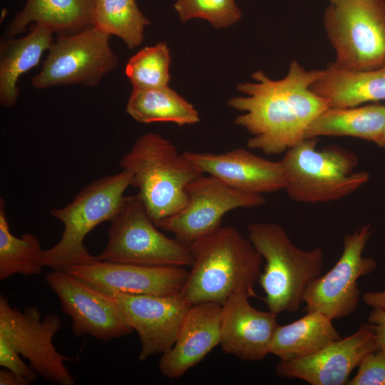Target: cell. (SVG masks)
<instances>
[{
	"label": "cell",
	"mask_w": 385,
	"mask_h": 385,
	"mask_svg": "<svg viewBox=\"0 0 385 385\" xmlns=\"http://www.w3.org/2000/svg\"><path fill=\"white\" fill-rule=\"evenodd\" d=\"M46 282L59 299L62 311L71 317V331L76 337L90 336L107 342L133 331L108 294L65 270L48 273Z\"/></svg>",
	"instance_id": "cell-13"
},
{
	"label": "cell",
	"mask_w": 385,
	"mask_h": 385,
	"mask_svg": "<svg viewBox=\"0 0 385 385\" xmlns=\"http://www.w3.org/2000/svg\"><path fill=\"white\" fill-rule=\"evenodd\" d=\"M371 233V225L368 224L344 235L338 261L307 288L303 300L306 312H319L331 320L354 312L360 299L358 279L371 273L377 266L375 260L363 255Z\"/></svg>",
	"instance_id": "cell-11"
},
{
	"label": "cell",
	"mask_w": 385,
	"mask_h": 385,
	"mask_svg": "<svg viewBox=\"0 0 385 385\" xmlns=\"http://www.w3.org/2000/svg\"><path fill=\"white\" fill-rule=\"evenodd\" d=\"M362 300L372 308L385 309V289L366 292L363 294Z\"/></svg>",
	"instance_id": "cell-34"
},
{
	"label": "cell",
	"mask_w": 385,
	"mask_h": 385,
	"mask_svg": "<svg viewBox=\"0 0 385 385\" xmlns=\"http://www.w3.org/2000/svg\"><path fill=\"white\" fill-rule=\"evenodd\" d=\"M174 7L183 22L199 18L217 29L233 25L242 16L234 0H178Z\"/></svg>",
	"instance_id": "cell-29"
},
{
	"label": "cell",
	"mask_w": 385,
	"mask_h": 385,
	"mask_svg": "<svg viewBox=\"0 0 385 385\" xmlns=\"http://www.w3.org/2000/svg\"><path fill=\"white\" fill-rule=\"evenodd\" d=\"M65 271L107 293L165 296L182 291L189 275L185 267L153 266L96 260Z\"/></svg>",
	"instance_id": "cell-16"
},
{
	"label": "cell",
	"mask_w": 385,
	"mask_h": 385,
	"mask_svg": "<svg viewBox=\"0 0 385 385\" xmlns=\"http://www.w3.org/2000/svg\"><path fill=\"white\" fill-rule=\"evenodd\" d=\"M378 145L379 147H381V148H385V128H384V130L383 132L380 141L378 143Z\"/></svg>",
	"instance_id": "cell-35"
},
{
	"label": "cell",
	"mask_w": 385,
	"mask_h": 385,
	"mask_svg": "<svg viewBox=\"0 0 385 385\" xmlns=\"http://www.w3.org/2000/svg\"><path fill=\"white\" fill-rule=\"evenodd\" d=\"M126 113L141 123L170 122L183 126L200 121L194 106L168 86L133 89Z\"/></svg>",
	"instance_id": "cell-25"
},
{
	"label": "cell",
	"mask_w": 385,
	"mask_h": 385,
	"mask_svg": "<svg viewBox=\"0 0 385 385\" xmlns=\"http://www.w3.org/2000/svg\"><path fill=\"white\" fill-rule=\"evenodd\" d=\"M110 36L94 26L60 35L51 44L40 72L31 80L36 89L77 85L93 87L112 72L118 59L109 45Z\"/></svg>",
	"instance_id": "cell-9"
},
{
	"label": "cell",
	"mask_w": 385,
	"mask_h": 385,
	"mask_svg": "<svg viewBox=\"0 0 385 385\" xmlns=\"http://www.w3.org/2000/svg\"><path fill=\"white\" fill-rule=\"evenodd\" d=\"M187 193L185 207L155 225L189 245L220 228L222 217L228 212L259 207L266 202L263 195L236 190L203 173L188 185Z\"/></svg>",
	"instance_id": "cell-12"
},
{
	"label": "cell",
	"mask_w": 385,
	"mask_h": 385,
	"mask_svg": "<svg viewBox=\"0 0 385 385\" xmlns=\"http://www.w3.org/2000/svg\"><path fill=\"white\" fill-rule=\"evenodd\" d=\"M385 128V105L370 104L345 108H329L309 125L306 138L349 136L377 144Z\"/></svg>",
	"instance_id": "cell-23"
},
{
	"label": "cell",
	"mask_w": 385,
	"mask_h": 385,
	"mask_svg": "<svg viewBox=\"0 0 385 385\" xmlns=\"http://www.w3.org/2000/svg\"><path fill=\"white\" fill-rule=\"evenodd\" d=\"M150 21L141 13L135 0H96L93 25L103 33L120 38L132 49L143 40Z\"/></svg>",
	"instance_id": "cell-27"
},
{
	"label": "cell",
	"mask_w": 385,
	"mask_h": 385,
	"mask_svg": "<svg viewBox=\"0 0 385 385\" xmlns=\"http://www.w3.org/2000/svg\"><path fill=\"white\" fill-rule=\"evenodd\" d=\"M108 240L96 260L153 266L191 267L190 245L161 232L137 195L125 196L110 221Z\"/></svg>",
	"instance_id": "cell-8"
},
{
	"label": "cell",
	"mask_w": 385,
	"mask_h": 385,
	"mask_svg": "<svg viewBox=\"0 0 385 385\" xmlns=\"http://www.w3.org/2000/svg\"><path fill=\"white\" fill-rule=\"evenodd\" d=\"M247 237L265 262L258 281L269 311L297 312L307 288L321 275L323 250L298 248L285 230L272 222L250 224Z\"/></svg>",
	"instance_id": "cell-4"
},
{
	"label": "cell",
	"mask_w": 385,
	"mask_h": 385,
	"mask_svg": "<svg viewBox=\"0 0 385 385\" xmlns=\"http://www.w3.org/2000/svg\"><path fill=\"white\" fill-rule=\"evenodd\" d=\"M348 385H385V351L377 349L366 355Z\"/></svg>",
	"instance_id": "cell-30"
},
{
	"label": "cell",
	"mask_w": 385,
	"mask_h": 385,
	"mask_svg": "<svg viewBox=\"0 0 385 385\" xmlns=\"http://www.w3.org/2000/svg\"><path fill=\"white\" fill-rule=\"evenodd\" d=\"M32 382L26 376L4 368L0 371L1 385H29Z\"/></svg>",
	"instance_id": "cell-33"
},
{
	"label": "cell",
	"mask_w": 385,
	"mask_h": 385,
	"mask_svg": "<svg viewBox=\"0 0 385 385\" xmlns=\"http://www.w3.org/2000/svg\"><path fill=\"white\" fill-rule=\"evenodd\" d=\"M377 349L374 330L367 322L314 354L279 360L275 372L281 378L297 379L311 385H344L363 358Z\"/></svg>",
	"instance_id": "cell-15"
},
{
	"label": "cell",
	"mask_w": 385,
	"mask_h": 385,
	"mask_svg": "<svg viewBox=\"0 0 385 385\" xmlns=\"http://www.w3.org/2000/svg\"><path fill=\"white\" fill-rule=\"evenodd\" d=\"M342 338L332 320L319 312H307L297 320L277 325L270 354L279 360L304 357Z\"/></svg>",
	"instance_id": "cell-24"
},
{
	"label": "cell",
	"mask_w": 385,
	"mask_h": 385,
	"mask_svg": "<svg viewBox=\"0 0 385 385\" xmlns=\"http://www.w3.org/2000/svg\"><path fill=\"white\" fill-rule=\"evenodd\" d=\"M52 31L34 24L26 36L5 38L0 46V103L8 108L15 106L19 77L37 66L46 50L53 43Z\"/></svg>",
	"instance_id": "cell-21"
},
{
	"label": "cell",
	"mask_w": 385,
	"mask_h": 385,
	"mask_svg": "<svg viewBox=\"0 0 385 385\" xmlns=\"http://www.w3.org/2000/svg\"><path fill=\"white\" fill-rule=\"evenodd\" d=\"M367 322L374 330L378 349L385 351V309L373 308Z\"/></svg>",
	"instance_id": "cell-32"
},
{
	"label": "cell",
	"mask_w": 385,
	"mask_h": 385,
	"mask_svg": "<svg viewBox=\"0 0 385 385\" xmlns=\"http://www.w3.org/2000/svg\"><path fill=\"white\" fill-rule=\"evenodd\" d=\"M96 0H26L7 27L6 38L15 37L30 24H40L53 33L68 35L93 26Z\"/></svg>",
	"instance_id": "cell-20"
},
{
	"label": "cell",
	"mask_w": 385,
	"mask_h": 385,
	"mask_svg": "<svg viewBox=\"0 0 385 385\" xmlns=\"http://www.w3.org/2000/svg\"><path fill=\"white\" fill-rule=\"evenodd\" d=\"M249 298L235 292L222 304L220 344L225 354L257 361L270 354L277 314L256 309Z\"/></svg>",
	"instance_id": "cell-18"
},
{
	"label": "cell",
	"mask_w": 385,
	"mask_h": 385,
	"mask_svg": "<svg viewBox=\"0 0 385 385\" xmlns=\"http://www.w3.org/2000/svg\"><path fill=\"white\" fill-rule=\"evenodd\" d=\"M322 73L321 70L307 71L292 61L282 79L272 80L258 71L252 76L255 82L237 85V89L247 96L232 98L227 103L244 112L234 123L252 135L247 142L249 149L277 155L305 139L310 123L330 108L327 99L310 88Z\"/></svg>",
	"instance_id": "cell-1"
},
{
	"label": "cell",
	"mask_w": 385,
	"mask_h": 385,
	"mask_svg": "<svg viewBox=\"0 0 385 385\" xmlns=\"http://www.w3.org/2000/svg\"><path fill=\"white\" fill-rule=\"evenodd\" d=\"M128 325L138 335L140 361L172 348L191 304L180 292L156 296L108 294Z\"/></svg>",
	"instance_id": "cell-14"
},
{
	"label": "cell",
	"mask_w": 385,
	"mask_h": 385,
	"mask_svg": "<svg viewBox=\"0 0 385 385\" xmlns=\"http://www.w3.org/2000/svg\"><path fill=\"white\" fill-rule=\"evenodd\" d=\"M222 307L212 302L191 305L173 346L160 359L163 376L170 379L183 376L220 344Z\"/></svg>",
	"instance_id": "cell-19"
},
{
	"label": "cell",
	"mask_w": 385,
	"mask_h": 385,
	"mask_svg": "<svg viewBox=\"0 0 385 385\" xmlns=\"http://www.w3.org/2000/svg\"><path fill=\"white\" fill-rule=\"evenodd\" d=\"M170 61V51L165 42L138 51L128 60L125 66V73L133 89L168 86Z\"/></svg>",
	"instance_id": "cell-28"
},
{
	"label": "cell",
	"mask_w": 385,
	"mask_h": 385,
	"mask_svg": "<svg viewBox=\"0 0 385 385\" xmlns=\"http://www.w3.org/2000/svg\"><path fill=\"white\" fill-rule=\"evenodd\" d=\"M120 166L131 173V186L155 224L185 207L188 185L202 174L170 140L152 132L137 138Z\"/></svg>",
	"instance_id": "cell-3"
},
{
	"label": "cell",
	"mask_w": 385,
	"mask_h": 385,
	"mask_svg": "<svg viewBox=\"0 0 385 385\" xmlns=\"http://www.w3.org/2000/svg\"><path fill=\"white\" fill-rule=\"evenodd\" d=\"M336 52L332 66L360 71L385 66V0H338L324 14Z\"/></svg>",
	"instance_id": "cell-7"
},
{
	"label": "cell",
	"mask_w": 385,
	"mask_h": 385,
	"mask_svg": "<svg viewBox=\"0 0 385 385\" xmlns=\"http://www.w3.org/2000/svg\"><path fill=\"white\" fill-rule=\"evenodd\" d=\"M329 101L330 108H345L385 100V66L352 71L332 65L310 86Z\"/></svg>",
	"instance_id": "cell-22"
},
{
	"label": "cell",
	"mask_w": 385,
	"mask_h": 385,
	"mask_svg": "<svg viewBox=\"0 0 385 385\" xmlns=\"http://www.w3.org/2000/svg\"><path fill=\"white\" fill-rule=\"evenodd\" d=\"M61 328L58 315L48 314L42 317L37 307L20 311L11 306L7 297H0V340L26 359L46 381L73 385L75 380L65 365L73 359L59 353L53 343Z\"/></svg>",
	"instance_id": "cell-10"
},
{
	"label": "cell",
	"mask_w": 385,
	"mask_h": 385,
	"mask_svg": "<svg viewBox=\"0 0 385 385\" xmlns=\"http://www.w3.org/2000/svg\"><path fill=\"white\" fill-rule=\"evenodd\" d=\"M329 2H334V1H338V0H329Z\"/></svg>",
	"instance_id": "cell-36"
},
{
	"label": "cell",
	"mask_w": 385,
	"mask_h": 385,
	"mask_svg": "<svg viewBox=\"0 0 385 385\" xmlns=\"http://www.w3.org/2000/svg\"><path fill=\"white\" fill-rule=\"evenodd\" d=\"M317 138H306L284 153L280 160L285 178L284 190L293 200L327 202L345 197L369 179L366 172H355L358 157L336 145L320 150Z\"/></svg>",
	"instance_id": "cell-6"
},
{
	"label": "cell",
	"mask_w": 385,
	"mask_h": 385,
	"mask_svg": "<svg viewBox=\"0 0 385 385\" xmlns=\"http://www.w3.org/2000/svg\"><path fill=\"white\" fill-rule=\"evenodd\" d=\"M43 253L37 237L25 233L14 235L9 225L4 200L0 199V280L14 275L39 274L43 267Z\"/></svg>",
	"instance_id": "cell-26"
},
{
	"label": "cell",
	"mask_w": 385,
	"mask_h": 385,
	"mask_svg": "<svg viewBox=\"0 0 385 385\" xmlns=\"http://www.w3.org/2000/svg\"><path fill=\"white\" fill-rule=\"evenodd\" d=\"M131 173L122 169L92 181L67 205L50 210L51 216L63 225V230L56 245L43 250L44 267L66 270L96 260L85 246V238L97 225L115 217L124 200L125 191L131 186Z\"/></svg>",
	"instance_id": "cell-5"
},
{
	"label": "cell",
	"mask_w": 385,
	"mask_h": 385,
	"mask_svg": "<svg viewBox=\"0 0 385 385\" xmlns=\"http://www.w3.org/2000/svg\"><path fill=\"white\" fill-rule=\"evenodd\" d=\"M20 354L4 342L0 340V365L14 372L28 378L32 383L36 381L38 374L21 359Z\"/></svg>",
	"instance_id": "cell-31"
},
{
	"label": "cell",
	"mask_w": 385,
	"mask_h": 385,
	"mask_svg": "<svg viewBox=\"0 0 385 385\" xmlns=\"http://www.w3.org/2000/svg\"><path fill=\"white\" fill-rule=\"evenodd\" d=\"M190 247L193 262L181 293L191 304L212 302L222 305L239 292L257 297L254 288L263 258L236 228L220 227Z\"/></svg>",
	"instance_id": "cell-2"
},
{
	"label": "cell",
	"mask_w": 385,
	"mask_h": 385,
	"mask_svg": "<svg viewBox=\"0 0 385 385\" xmlns=\"http://www.w3.org/2000/svg\"><path fill=\"white\" fill-rule=\"evenodd\" d=\"M183 154L203 174L211 175L242 192L263 195L284 189L281 161H272L237 148L215 153L185 151Z\"/></svg>",
	"instance_id": "cell-17"
}]
</instances>
